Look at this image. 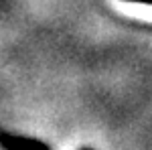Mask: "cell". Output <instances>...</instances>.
Masks as SVG:
<instances>
[{
	"mask_svg": "<svg viewBox=\"0 0 152 150\" xmlns=\"http://www.w3.org/2000/svg\"><path fill=\"white\" fill-rule=\"evenodd\" d=\"M128 2H138V4H148V6H152V0H128Z\"/></svg>",
	"mask_w": 152,
	"mask_h": 150,
	"instance_id": "cell-1",
	"label": "cell"
}]
</instances>
